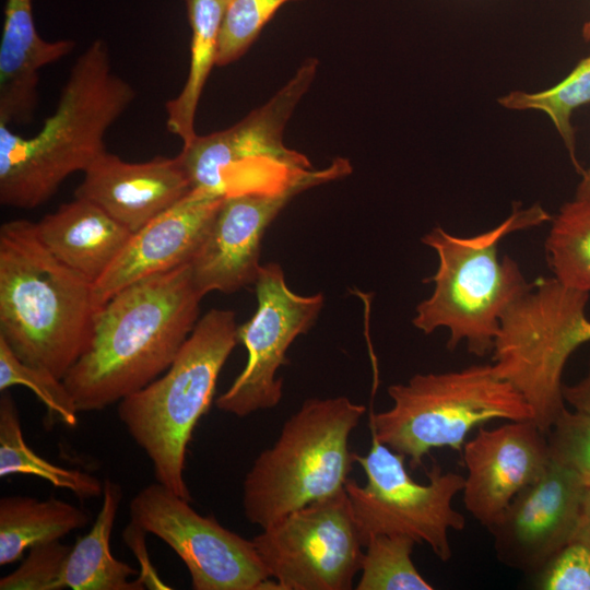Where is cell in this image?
<instances>
[{
    "label": "cell",
    "mask_w": 590,
    "mask_h": 590,
    "mask_svg": "<svg viewBox=\"0 0 590 590\" xmlns=\"http://www.w3.org/2000/svg\"><path fill=\"white\" fill-rule=\"evenodd\" d=\"M190 263L131 283L95 312L85 352L62 381L79 412L101 411L160 377L199 320Z\"/></svg>",
    "instance_id": "1"
},
{
    "label": "cell",
    "mask_w": 590,
    "mask_h": 590,
    "mask_svg": "<svg viewBox=\"0 0 590 590\" xmlns=\"http://www.w3.org/2000/svg\"><path fill=\"white\" fill-rule=\"evenodd\" d=\"M133 86L113 69L105 40L95 39L75 59L54 114L32 137L0 122V202L34 209L73 173L106 152L109 128L134 102Z\"/></svg>",
    "instance_id": "2"
},
{
    "label": "cell",
    "mask_w": 590,
    "mask_h": 590,
    "mask_svg": "<svg viewBox=\"0 0 590 590\" xmlns=\"http://www.w3.org/2000/svg\"><path fill=\"white\" fill-rule=\"evenodd\" d=\"M93 284L43 244L36 223L0 227V338L25 364L59 379L88 346Z\"/></svg>",
    "instance_id": "3"
},
{
    "label": "cell",
    "mask_w": 590,
    "mask_h": 590,
    "mask_svg": "<svg viewBox=\"0 0 590 590\" xmlns=\"http://www.w3.org/2000/svg\"><path fill=\"white\" fill-rule=\"evenodd\" d=\"M552 219L540 204L520 209L515 203L504 222L484 233L460 237L436 226L425 234L422 241L436 251L439 264L425 280L434 290L417 305L414 327L425 334L447 328L450 351L464 341L476 356L493 352L503 315L535 283L526 281L514 259L498 257V245L514 232Z\"/></svg>",
    "instance_id": "4"
},
{
    "label": "cell",
    "mask_w": 590,
    "mask_h": 590,
    "mask_svg": "<svg viewBox=\"0 0 590 590\" xmlns=\"http://www.w3.org/2000/svg\"><path fill=\"white\" fill-rule=\"evenodd\" d=\"M238 342L235 312L211 309L198 320L170 366L118 402V417L149 457L156 482L188 502L192 498L184 479L187 448Z\"/></svg>",
    "instance_id": "5"
},
{
    "label": "cell",
    "mask_w": 590,
    "mask_h": 590,
    "mask_svg": "<svg viewBox=\"0 0 590 590\" xmlns=\"http://www.w3.org/2000/svg\"><path fill=\"white\" fill-rule=\"evenodd\" d=\"M366 408L349 398H310L255 459L243 483L246 519L266 529L344 489L355 463L349 440Z\"/></svg>",
    "instance_id": "6"
},
{
    "label": "cell",
    "mask_w": 590,
    "mask_h": 590,
    "mask_svg": "<svg viewBox=\"0 0 590 590\" xmlns=\"http://www.w3.org/2000/svg\"><path fill=\"white\" fill-rule=\"evenodd\" d=\"M392 406L371 415V433L409 459L411 469L436 448L461 451L469 433L495 420H532L523 397L493 364L416 374L388 387Z\"/></svg>",
    "instance_id": "7"
},
{
    "label": "cell",
    "mask_w": 590,
    "mask_h": 590,
    "mask_svg": "<svg viewBox=\"0 0 590 590\" xmlns=\"http://www.w3.org/2000/svg\"><path fill=\"white\" fill-rule=\"evenodd\" d=\"M589 297L555 278H542L500 319L492 364L523 397L545 434L566 409L564 367L580 345L590 342Z\"/></svg>",
    "instance_id": "8"
},
{
    "label": "cell",
    "mask_w": 590,
    "mask_h": 590,
    "mask_svg": "<svg viewBox=\"0 0 590 590\" xmlns=\"http://www.w3.org/2000/svg\"><path fill=\"white\" fill-rule=\"evenodd\" d=\"M318 60L307 58L266 104L234 126L197 134L177 155L192 189L219 197L276 190L312 169L304 154L283 143L285 126L311 86Z\"/></svg>",
    "instance_id": "9"
},
{
    "label": "cell",
    "mask_w": 590,
    "mask_h": 590,
    "mask_svg": "<svg viewBox=\"0 0 590 590\" xmlns=\"http://www.w3.org/2000/svg\"><path fill=\"white\" fill-rule=\"evenodd\" d=\"M405 459L374 436L366 456L355 453L366 484L349 479L344 488L361 540L365 546L374 535L404 534L448 562L452 556L449 531L465 528L464 516L452 506L464 476L444 472L433 462L426 473L428 483L421 484L405 469Z\"/></svg>",
    "instance_id": "10"
},
{
    "label": "cell",
    "mask_w": 590,
    "mask_h": 590,
    "mask_svg": "<svg viewBox=\"0 0 590 590\" xmlns=\"http://www.w3.org/2000/svg\"><path fill=\"white\" fill-rule=\"evenodd\" d=\"M251 541L280 590H350L364 556L345 488L292 511Z\"/></svg>",
    "instance_id": "11"
},
{
    "label": "cell",
    "mask_w": 590,
    "mask_h": 590,
    "mask_svg": "<svg viewBox=\"0 0 590 590\" xmlns=\"http://www.w3.org/2000/svg\"><path fill=\"white\" fill-rule=\"evenodd\" d=\"M152 483L130 502L131 522L164 541L184 562L194 590H261L270 576L251 540L202 516Z\"/></svg>",
    "instance_id": "12"
},
{
    "label": "cell",
    "mask_w": 590,
    "mask_h": 590,
    "mask_svg": "<svg viewBox=\"0 0 590 590\" xmlns=\"http://www.w3.org/2000/svg\"><path fill=\"white\" fill-rule=\"evenodd\" d=\"M255 285L257 309L238 326V341L247 351L246 365L215 400L219 410L239 417L279 404L282 378L276 377L278 370L287 364L288 347L311 328L324 302L321 293L293 292L274 262L261 266Z\"/></svg>",
    "instance_id": "13"
},
{
    "label": "cell",
    "mask_w": 590,
    "mask_h": 590,
    "mask_svg": "<svg viewBox=\"0 0 590 590\" xmlns=\"http://www.w3.org/2000/svg\"><path fill=\"white\" fill-rule=\"evenodd\" d=\"M351 172L350 162L338 157L328 167L312 168L284 188L225 196L190 262L199 295L214 291L229 294L255 284L261 268L262 238L272 221L298 193Z\"/></svg>",
    "instance_id": "14"
},
{
    "label": "cell",
    "mask_w": 590,
    "mask_h": 590,
    "mask_svg": "<svg viewBox=\"0 0 590 590\" xmlns=\"http://www.w3.org/2000/svg\"><path fill=\"white\" fill-rule=\"evenodd\" d=\"M587 489L576 473L551 460L487 528L497 559L534 577L573 541Z\"/></svg>",
    "instance_id": "15"
},
{
    "label": "cell",
    "mask_w": 590,
    "mask_h": 590,
    "mask_svg": "<svg viewBox=\"0 0 590 590\" xmlns=\"http://www.w3.org/2000/svg\"><path fill=\"white\" fill-rule=\"evenodd\" d=\"M461 451L464 507L486 528L551 462L546 434L532 420L508 421L492 429L480 426Z\"/></svg>",
    "instance_id": "16"
},
{
    "label": "cell",
    "mask_w": 590,
    "mask_h": 590,
    "mask_svg": "<svg viewBox=\"0 0 590 590\" xmlns=\"http://www.w3.org/2000/svg\"><path fill=\"white\" fill-rule=\"evenodd\" d=\"M224 197L192 189L132 233L106 273L93 284L96 310L126 286L192 261Z\"/></svg>",
    "instance_id": "17"
},
{
    "label": "cell",
    "mask_w": 590,
    "mask_h": 590,
    "mask_svg": "<svg viewBox=\"0 0 590 590\" xmlns=\"http://www.w3.org/2000/svg\"><path fill=\"white\" fill-rule=\"evenodd\" d=\"M191 190L178 156L130 163L106 151L83 172L74 198L96 204L134 233Z\"/></svg>",
    "instance_id": "18"
},
{
    "label": "cell",
    "mask_w": 590,
    "mask_h": 590,
    "mask_svg": "<svg viewBox=\"0 0 590 590\" xmlns=\"http://www.w3.org/2000/svg\"><path fill=\"white\" fill-rule=\"evenodd\" d=\"M72 39L46 40L38 34L32 0H5L0 43V122L25 125L38 104L39 71L75 47Z\"/></svg>",
    "instance_id": "19"
},
{
    "label": "cell",
    "mask_w": 590,
    "mask_h": 590,
    "mask_svg": "<svg viewBox=\"0 0 590 590\" xmlns=\"http://www.w3.org/2000/svg\"><path fill=\"white\" fill-rule=\"evenodd\" d=\"M36 229L58 260L92 284L106 273L132 235L99 206L80 198L46 214Z\"/></svg>",
    "instance_id": "20"
},
{
    "label": "cell",
    "mask_w": 590,
    "mask_h": 590,
    "mask_svg": "<svg viewBox=\"0 0 590 590\" xmlns=\"http://www.w3.org/2000/svg\"><path fill=\"white\" fill-rule=\"evenodd\" d=\"M122 491L119 484L106 480L101 510L91 530L71 547L64 564L61 583L72 590H141L140 574L115 558L110 552V535Z\"/></svg>",
    "instance_id": "21"
},
{
    "label": "cell",
    "mask_w": 590,
    "mask_h": 590,
    "mask_svg": "<svg viewBox=\"0 0 590 590\" xmlns=\"http://www.w3.org/2000/svg\"><path fill=\"white\" fill-rule=\"evenodd\" d=\"M231 0H184L191 28L190 63L180 93L166 103L167 129L182 145L196 135L194 119L203 87L216 66L222 22Z\"/></svg>",
    "instance_id": "22"
},
{
    "label": "cell",
    "mask_w": 590,
    "mask_h": 590,
    "mask_svg": "<svg viewBox=\"0 0 590 590\" xmlns=\"http://www.w3.org/2000/svg\"><path fill=\"white\" fill-rule=\"evenodd\" d=\"M88 521L85 510L55 497H1L0 565L14 563L32 546L60 540Z\"/></svg>",
    "instance_id": "23"
},
{
    "label": "cell",
    "mask_w": 590,
    "mask_h": 590,
    "mask_svg": "<svg viewBox=\"0 0 590 590\" xmlns=\"http://www.w3.org/2000/svg\"><path fill=\"white\" fill-rule=\"evenodd\" d=\"M35 475L56 487L71 491L80 499L103 495L104 483L97 477L73 469L54 464L25 442L15 401L8 390L0 397V476Z\"/></svg>",
    "instance_id": "24"
},
{
    "label": "cell",
    "mask_w": 590,
    "mask_h": 590,
    "mask_svg": "<svg viewBox=\"0 0 590 590\" xmlns=\"http://www.w3.org/2000/svg\"><path fill=\"white\" fill-rule=\"evenodd\" d=\"M554 278L590 294V201L574 199L552 219L545 241Z\"/></svg>",
    "instance_id": "25"
},
{
    "label": "cell",
    "mask_w": 590,
    "mask_h": 590,
    "mask_svg": "<svg viewBox=\"0 0 590 590\" xmlns=\"http://www.w3.org/2000/svg\"><path fill=\"white\" fill-rule=\"evenodd\" d=\"M498 103L507 109L544 111L563 139L576 172L582 174L583 168L576 156L575 130L570 119L575 109L590 103V55L554 86L534 93L514 91L498 98Z\"/></svg>",
    "instance_id": "26"
},
{
    "label": "cell",
    "mask_w": 590,
    "mask_h": 590,
    "mask_svg": "<svg viewBox=\"0 0 590 590\" xmlns=\"http://www.w3.org/2000/svg\"><path fill=\"white\" fill-rule=\"evenodd\" d=\"M416 542L404 534H379L365 544L357 590H432L412 560Z\"/></svg>",
    "instance_id": "27"
},
{
    "label": "cell",
    "mask_w": 590,
    "mask_h": 590,
    "mask_svg": "<svg viewBox=\"0 0 590 590\" xmlns=\"http://www.w3.org/2000/svg\"><path fill=\"white\" fill-rule=\"evenodd\" d=\"M13 386L33 390L45 404L50 417L56 416L67 426L78 424V409L62 379L49 371L22 362L0 338V391Z\"/></svg>",
    "instance_id": "28"
},
{
    "label": "cell",
    "mask_w": 590,
    "mask_h": 590,
    "mask_svg": "<svg viewBox=\"0 0 590 590\" xmlns=\"http://www.w3.org/2000/svg\"><path fill=\"white\" fill-rule=\"evenodd\" d=\"M290 1L297 0H231L222 22L216 67L227 66L243 57L264 25Z\"/></svg>",
    "instance_id": "29"
},
{
    "label": "cell",
    "mask_w": 590,
    "mask_h": 590,
    "mask_svg": "<svg viewBox=\"0 0 590 590\" xmlns=\"http://www.w3.org/2000/svg\"><path fill=\"white\" fill-rule=\"evenodd\" d=\"M546 438L550 459L576 473L590 488V414L563 410Z\"/></svg>",
    "instance_id": "30"
},
{
    "label": "cell",
    "mask_w": 590,
    "mask_h": 590,
    "mask_svg": "<svg viewBox=\"0 0 590 590\" xmlns=\"http://www.w3.org/2000/svg\"><path fill=\"white\" fill-rule=\"evenodd\" d=\"M11 574L0 579L1 590H60L71 546L59 540L36 544Z\"/></svg>",
    "instance_id": "31"
},
{
    "label": "cell",
    "mask_w": 590,
    "mask_h": 590,
    "mask_svg": "<svg viewBox=\"0 0 590 590\" xmlns=\"http://www.w3.org/2000/svg\"><path fill=\"white\" fill-rule=\"evenodd\" d=\"M541 590H590V547L579 541L564 546L535 576Z\"/></svg>",
    "instance_id": "32"
},
{
    "label": "cell",
    "mask_w": 590,
    "mask_h": 590,
    "mask_svg": "<svg viewBox=\"0 0 590 590\" xmlns=\"http://www.w3.org/2000/svg\"><path fill=\"white\" fill-rule=\"evenodd\" d=\"M563 397L574 410L590 414V357L587 375L574 385H563Z\"/></svg>",
    "instance_id": "33"
},
{
    "label": "cell",
    "mask_w": 590,
    "mask_h": 590,
    "mask_svg": "<svg viewBox=\"0 0 590 590\" xmlns=\"http://www.w3.org/2000/svg\"><path fill=\"white\" fill-rule=\"evenodd\" d=\"M574 540L582 542L590 547V488L587 489L582 500Z\"/></svg>",
    "instance_id": "34"
},
{
    "label": "cell",
    "mask_w": 590,
    "mask_h": 590,
    "mask_svg": "<svg viewBox=\"0 0 590 590\" xmlns=\"http://www.w3.org/2000/svg\"><path fill=\"white\" fill-rule=\"evenodd\" d=\"M581 180L577 186L575 199L590 201V165L583 169Z\"/></svg>",
    "instance_id": "35"
},
{
    "label": "cell",
    "mask_w": 590,
    "mask_h": 590,
    "mask_svg": "<svg viewBox=\"0 0 590 590\" xmlns=\"http://www.w3.org/2000/svg\"><path fill=\"white\" fill-rule=\"evenodd\" d=\"M581 34H582V38L586 40V42H590V20H588L583 26H582V30H581Z\"/></svg>",
    "instance_id": "36"
}]
</instances>
